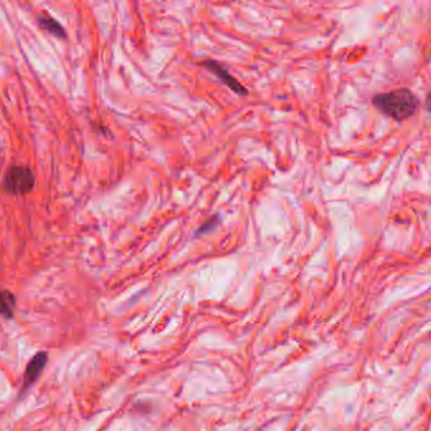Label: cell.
Listing matches in <instances>:
<instances>
[{
	"mask_svg": "<svg viewBox=\"0 0 431 431\" xmlns=\"http://www.w3.org/2000/svg\"><path fill=\"white\" fill-rule=\"evenodd\" d=\"M47 353H45V351L37 353V354L31 359V362L28 363L27 368H26V373H24L23 390H27L31 384H33L34 382L38 379L40 373L43 371V368H45L46 364H47Z\"/></svg>",
	"mask_w": 431,
	"mask_h": 431,
	"instance_id": "obj_4",
	"label": "cell"
},
{
	"mask_svg": "<svg viewBox=\"0 0 431 431\" xmlns=\"http://www.w3.org/2000/svg\"><path fill=\"white\" fill-rule=\"evenodd\" d=\"M372 104L379 113L393 121H404L418 112L420 99L410 89L401 88L375 95Z\"/></svg>",
	"mask_w": 431,
	"mask_h": 431,
	"instance_id": "obj_1",
	"label": "cell"
},
{
	"mask_svg": "<svg viewBox=\"0 0 431 431\" xmlns=\"http://www.w3.org/2000/svg\"><path fill=\"white\" fill-rule=\"evenodd\" d=\"M219 224V216H214L213 218H210L209 220L202 224V227L199 229L196 230V236H204V234H208L210 232L216 229Z\"/></svg>",
	"mask_w": 431,
	"mask_h": 431,
	"instance_id": "obj_7",
	"label": "cell"
},
{
	"mask_svg": "<svg viewBox=\"0 0 431 431\" xmlns=\"http://www.w3.org/2000/svg\"><path fill=\"white\" fill-rule=\"evenodd\" d=\"M34 182L32 169L26 166H12L4 176L3 189L12 195H27L34 189Z\"/></svg>",
	"mask_w": 431,
	"mask_h": 431,
	"instance_id": "obj_2",
	"label": "cell"
},
{
	"mask_svg": "<svg viewBox=\"0 0 431 431\" xmlns=\"http://www.w3.org/2000/svg\"><path fill=\"white\" fill-rule=\"evenodd\" d=\"M200 65L205 68H208L211 74L216 75V77L222 81L227 88H229L233 93L243 95V96L248 94L247 89L244 88L242 84L236 80L233 75L230 74L229 70L224 68V65H222L220 62H218L216 60H204L202 62H200Z\"/></svg>",
	"mask_w": 431,
	"mask_h": 431,
	"instance_id": "obj_3",
	"label": "cell"
},
{
	"mask_svg": "<svg viewBox=\"0 0 431 431\" xmlns=\"http://www.w3.org/2000/svg\"><path fill=\"white\" fill-rule=\"evenodd\" d=\"M15 308V297L12 292L7 290H0V315L1 317H13Z\"/></svg>",
	"mask_w": 431,
	"mask_h": 431,
	"instance_id": "obj_5",
	"label": "cell"
},
{
	"mask_svg": "<svg viewBox=\"0 0 431 431\" xmlns=\"http://www.w3.org/2000/svg\"><path fill=\"white\" fill-rule=\"evenodd\" d=\"M40 26L45 31H47L48 33L52 34L57 38H65L66 37L65 28L62 27L57 20L51 18V17H40Z\"/></svg>",
	"mask_w": 431,
	"mask_h": 431,
	"instance_id": "obj_6",
	"label": "cell"
}]
</instances>
